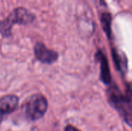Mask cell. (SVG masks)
I'll list each match as a JSON object with an SVG mask.
<instances>
[{
    "label": "cell",
    "mask_w": 132,
    "mask_h": 131,
    "mask_svg": "<svg viewBox=\"0 0 132 131\" xmlns=\"http://www.w3.org/2000/svg\"><path fill=\"white\" fill-rule=\"evenodd\" d=\"M34 53L36 58L43 63H53L58 58V54L55 51L49 49L44 44L40 42L36 44Z\"/></svg>",
    "instance_id": "3"
},
{
    "label": "cell",
    "mask_w": 132,
    "mask_h": 131,
    "mask_svg": "<svg viewBox=\"0 0 132 131\" xmlns=\"http://www.w3.org/2000/svg\"><path fill=\"white\" fill-rule=\"evenodd\" d=\"M47 107V101L43 95L34 94L28 98L23 104L22 112L29 120H36L45 114Z\"/></svg>",
    "instance_id": "2"
},
{
    "label": "cell",
    "mask_w": 132,
    "mask_h": 131,
    "mask_svg": "<svg viewBox=\"0 0 132 131\" xmlns=\"http://www.w3.org/2000/svg\"><path fill=\"white\" fill-rule=\"evenodd\" d=\"M18 103L19 99L14 95H7L0 99V124L6 115L15 110Z\"/></svg>",
    "instance_id": "4"
},
{
    "label": "cell",
    "mask_w": 132,
    "mask_h": 131,
    "mask_svg": "<svg viewBox=\"0 0 132 131\" xmlns=\"http://www.w3.org/2000/svg\"><path fill=\"white\" fill-rule=\"evenodd\" d=\"M97 56L101 63V79L104 83H109L111 81V74H110L108 61L102 53H99Z\"/></svg>",
    "instance_id": "5"
},
{
    "label": "cell",
    "mask_w": 132,
    "mask_h": 131,
    "mask_svg": "<svg viewBox=\"0 0 132 131\" xmlns=\"http://www.w3.org/2000/svg\"><path fill=\"white\" fill-rule=\"evenodd\" d=\"M65 131H80V130H79L78 129H77L76 127H73V126L69 125V126H67V127H66V128H65Z\"/></svg>",
    "instance_id": "7"
},
{
    "label": "cell",
    "mask_w": 132,
    "mask_h": 131,
    "mask_svg": "<svg viewBox=\"0 0 132 131\" xmlns=\"http://www.w3.org/2000/svg\"><path fill=\"white\" fill-rule=\"evenodd\" d=\"M34 19V15L32 12L25 8L19 7L15 8L7 19L0 21V32L5 37L9 36L12 27L15 24H29L31 23Z\"/></svg>",
    "instance_id": "1"
},
{
    "label": "cell",
    "mask_w": 132,
    "mask_h": 131,
    "mask_svg": "<svg viewBox=\"0 0 132 131\" xmlns=\"http://www.w3.org/2000/svg\"><path fill=\"white\" fill-rule=\"evenodd\" d=\"M101 22H102V25L106 32V33L110 36L111 34V16L109 14H103L101 17Z\"/></svg>",
    "instance_id": "6"
}]
</instances>
